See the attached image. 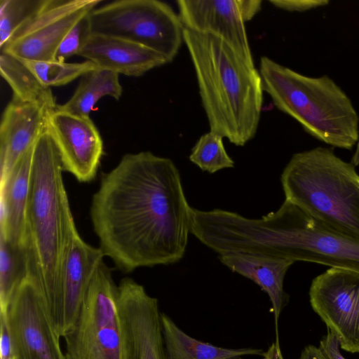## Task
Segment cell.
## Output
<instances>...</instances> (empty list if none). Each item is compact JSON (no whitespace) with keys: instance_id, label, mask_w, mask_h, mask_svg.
Returning <instances> with one entry per match:
<instances>
[{"instance_id":"1","label":"cell","mask_w":359,"mask_h":359,"mask_svg":"<svg viewBox=\"0 0 359 359\" xmlns=\"http://www.w3.org/2000/svg\"><path fill=\"white\" fill-rule=\"evenodd\" d=\"M191 208L174 162L145 151L102 175L90 214L104 256L129 273L183 258Z\"/></svg>"},{"instance_id":"2","label":"cell","mask_w":359,"mask_h":359,"mask_svg":"<svg viewBox=\"0 0 359 359\" xmlns=\"http://www.w3.org/2000/svg\"><path fill=\"white\" fill-rule=\"evenodd\" d=\"M62 158L46 130L34 144L20 245L27 276L39 287L53 322L60 304L62 273L74 222L65 187Z\"/></svg>"},{"instance_id":"3","label":"cell","mask_w":359,"mask_h":359,"mask_svg":"<svg viewBox=\"0 0 359 359\" xmlns=\"http://www.w3.org/2000/svg\"><path fill=\"white\" fill-rule=\"evenodd\" d=\"M184 43L210 130L244 146L255 136L261 118L264 90L259 69L213 35L184 28Z\"/></svg>"},{"instance_id":"4","label":"cell","mask_w":359,"mask_h":359,"mask_svg":"<svg viewBox=\"0 0 359 359\" xmlns=\"http://www.w3.org/2000/svg\"><path fill=\"white\" fill-rule=\"evenodd\" d=\"M233 252L261 254L359 272V241L343 234L284 201L260 219L234 213L226 228Z\"/></svg>"},{"instance_id":"5","label":"cell","mask_w":359,"mask_h":359,"mask_svg":"<svg viewBox=\"0 0 359 359\" xmlns=\"http://www.w3.org/2000/svg\"><path fill=\"white\" fill-rule=\"evenodd\" d=\"M264 90L274 106L309 135L340 149H351L359 137V116L348 96L328 76L310 77L269 57L260 59Z\"/></svg>"},{"instance_id":"6","label":"cell","mask_w":359,"mask_h":359,"mask_svg":"<svg viewBox=\"0 0 359 359\" xmlns=\"http://www.w3.org/2000/svg\"><path fill=\"white\" fill-rule=\"evenodd\" d=\"M285 200L359 241V174L331 148L295 153L280 176Z\"/></svg>"},{"instance_id":"7","label":"cell","mask_w":359,"mask_h":359,"mask_svg":"<svg viewBox=\"0 0 359 359\" xmlns=\"http://www.w3.org/2000/svg\"><path fill=\"white\" fill-rule=\"evenodd\" d=\"M91 34L114 36L149 48L168 62L184 43L179 14L158 0H117L95 8L88 15Z\"/></svg>"},{"instance_id":"8","label":"cell","mask_w":359,"mask_h":359,"mask_svg":"<svg viewBox=\"0 0 359 359\" xmlns=\"http://www.w3.org/2000/svg\"><path fill=\"white\" fill-rule=\"evenodd\" d=\"M118 285L104 262L90 283L77 319L64 337L65 359H123Z\"/></svg>"},{"instance_id":"9","label":"cell","mask_w":359,"mask_h":359,"mask_svg":"<svg viewBox=\"0 0 359 359\" xmlns=\"http://www.w3.org/2000/svg\"><path fill=\"white\" fill-rule=\"evenodd\" d=\"M102 0H44L38 11L1 48L20 60H55L68 32Z\"/></svg>"},{"instance_id":"10","label":"cell","mask_w":359,"mask_h":359,"mask_svg":"<svg viewBox=\"0 0 359 359\" xmlns=\"http://www.w3.org/2000/svg\"><path fill=\"white\" fill-rule=\"evenodd\" d=\"M4 313L15 359H65L60 337L35 281L25 278Z\"/></svg>"},{"instance_id":"11","label":"cell","mask_w":359,"mask_h":359,"mask_svg":"<svg viewBox=\"0 0 359 359\" xmlns=\"http://www.w3.org/2000/svg\"><path fill=\"white\" fill-rule=\"evenodd\" d=\"M309 299L340 348L359 353V272L328 269L313 279Z\"/></svg>"},{"instance_id":"12","label":"cell","mask_w":359,"mask_h":359,"mask_svg":"<svg viewBox=\"0 0 359 359\" xmlns=\"http://www.w3.org/2000/svg\"><path fill=\"white\" fill-rule=\"evenodd\" d=\"M123 359H169L164 343L158 300L134 280L118 285Z\"/></svg>"},{"instance_id":"13","label":"cell","mask_w":359,"mask_h":359,"mask_svg":"<svg viewBox=\"0 0 359 359\" xmlns=\"http://www.w3.org/2000/svg\"><path fill=\"white\" fill-rule=\"evenodd\" d=\"M185 29L211 34L254 63L245 23L262 9L260 0H177Z\"/></svg>"},{"instance_id":"14","label":"cell","mask_w":359,"mask_h":359,"mask_svg":"<svg viewBox=\"0 0 359 359\" xmlns=\"http://www.w3.org/2000/svg\"><path fill=\"white\" fill-rule=\"evenodd\" d=\"M47 130L60 152L64 171L80 182H89L97 175L104 153L102 137L90 116L57 107L49 112Z\"/></svg>"},{"instance_id":"15","label":"cell","mask_w":359,"mask_h":359,"mask_svg":"<svg viewBox=\"0 0 359 359\" xmlns=\"http://www.w3.org/2000/svg\"><path fill=\"white\" fill-rule=\"evenodd\" d=\"M100 248L86 243L73 223L66 248L62 273L60 307L53 320L60 337H65L74 325L93 277L103 262Z\"/></svg>"},{"instance_id":"16","label":"cell","mask_w":359,"mask_h":359,"mask_svg":"<svg viewBox=\"0 0 359 359\" xmlns=\"http://www.w3.org/2000/svg\"><path fill=\"white\" fill-rule=\"evenodd\" d=\"M40 104L12 100L0 124L1 182L47 129L49 112Z\"/></svg>"},{"instance_id":"17","label":"cell","mask_w":359,"mask_h":359,"mask_svg":"<svg viewBox=\"0 0 359 359\" xmlns=\"http://www.w3.org/2000/svg\"><path fill=\"white\" fill-rule=\"evenodd\" d=\"M100 68L118 74L140 76L169 63L161 54L118 37L90 34L78 55Z\"/></svg>"},{"instance_id":"18","label":"cell","mask_w":359,"mask_h":359,"mask_svg":"<svg viewBox=\"0 0 359 359\" xmlns=\"http://www.w3.org/2000/svg\"><path fill=\"white\" fill-rule=\"evenodd\" d=\"M220 262L231 271L251 280L269 297L274 315L276 334L280 313L288 302L283 281L294 262L265 255L226 252L218 256Z\"/></svg>"},{"instance_id":"19","label":"cell","mask_w":359,"mask_h":359,"mask_svg":"<svg viewBox=\"0 0 359 359\" xmlns=\"http://www.w3.org/2000/svg\"><path fill=\"white\" fill-rule=\"evenodd\" d=\"M34 147L0 183V235L15 244H20L22 233Z\"/></svg>"},{"instance_id":"20","label":"cell","mask_w":359,"mask_h":359,"mask_svg":"<svg viewBox=\"0 0 359 359\" xmlns=\"http://www.w3.org/2000/svg\"><path fill=\"white\" fill-rule=\"evenodd\" d=\"M163 336L169 359H231L242 355H262L263 350L226 348L197 340L182 331L166 314H161Z\"/></svg>"},{"instance_id":"21","label":"cell","mask_w":359,"mask_h":359,"mask_svg":"<svg viewBox=\"0 0 359 359\" xmlns=\"http://www.w3.org/2000/svg\"><path fill=\"white\" fill-rule=\"evenodd\" d=\"M123 93L119 74L97 68L83 75L72 97L57 108L74 114L90 116L97 102L105 96L118 100Z\"/></svg>"},{"instance_id":"22","label":"cell","mask_w":359,"mask_h":359,"mask_svg":"<svg viewBox=\"0 0 359 359\" xmlns=\"http://www.w3.org/2000/svg\"><path fill=\"white\" fill-rule=\"evenodd\" d=\"M0 73L13 91L12 100L38 104L48 111L57 107L50 88L44 86L20 59L1 52Z\"/></svg>"},{"instance_id":"23","label":"cell","mask_w":359,"mask_h":359,"mask_svg":"<svg viewBox=\"0 0 359 359\" xmlns=\"http://www.w3.org/2000/svg\"><path fill=\"white\" fill-rule=\"evenodd\" d=\"M27 277L25 253L20 244L0 235V306L5 311L15 290Z\"/></svg>"},{"instance_id":"24","label":"cell","mask_w":359,"mask_h":359,"mask_svg":"<svg viewBox=\"0 0 359 359\" xmlns=\"http://www.w3.org/2000/svg\"><path fill=\"white\" fill-rule=\"evenodd\" d=\"M46 87L66 85L98 67L89 60L69 63L56 60L34 61L20 60Z\"/></svg>"},{"instance_id":"25","label":"cell","mask_w":359,"mask_h":359,"mask_svg":"<svg viewBox=\"0 0 359 359\" xmlns=\"http://www.w3.org/2000/svg\"><path fill=\"white\" fill-rule=\"evenodd\" d=\"M223 138L210 130L202 135L191 149L190 161L211 174L233 168L234 161L225 149Z\"/></svg>"},{"instance_id":"26","label":"cell","mask_w":359,"mask_h":359,"mask_svg":"<svg viewBox=\"0 0 359 359\" xmlns=\"http://www.w3.org/2000/svg\"><path fill=\"white\" fill-rule=\"evenodd\" d=\"M44 0L0 1V48L41 7Z\"/></svg>"},{"instance_id":"27","label":"cell","mask_w":359,"mask_h":359,"mask_svg":"<svg viewBox=\"0 0 359 359\" xmlns=\"http://www.w3.org/2000/svg\"><path fill=\"white\" fill-rule=\"evenodd\" d=\"M88 15L80 20L63 38L56 51L55 60L65 62L67 58L79 55L91 34Z\"/></svg>"},{"instance_id":"28","label":"cell","mask_w":359,"mask_h":359,"mask_svg":"<svg viewBox=\"0 0 359 359\" xmlns=\"http://www.w3.org/2000/svg\"><path fill=\"white\" fill-rule=\"evenodd\" d=\"M275 7L289 12H304L327 6L328 0H270Z\"/></svg>"},{"instance_id":"29","label":"cell","mask_w":359,"mask_h":359,"mask_svg":"<svg viewBox=\"0 0 359 359\" xmlns=\"http://www.w3.org/2000/svg\"><path fill=\"white\" fill-rule=\"evenodd\" d=\"M1 359H15L13 342L8 327L6 316L1 311Z\"/></svg>"},{"instance_id":"30","label":"cell","mask_w":359,"mask_h":359,"mask_svg":"<svg viewBox=\"0 0 359 359\" xmlns=\"http://www.w3.org/2000/svg\"><path fill=\"white\" fill-rule=\"evenodd\" d=\"M318 348L325 359H346L340 353L338 339L330 331L320 340Z\"/></svg>"},{"instance_id":"31","label":"cell","mask_w":359,"mask_h":359,"mask_svg":"<svg viewBox=\"0 0 359 359\" xmlns=\"http://www.w3.org/2000/svg\"><path fill=\"white\" fill-rule=\"evenodd\" d=\"M299 359H325L319 348L309 345L302 351Z\"/></svg>"},{"instance_id":"32","label":"cell","mask_w":359,"mask_h":359,"mask_svg":"<svg viewBox=\"0 0 359 359\" xmlns=\"http://www.w3.org/2000/svg\"><path fill=\"white\" fill-rule=\"evenodd\" d=\"M262 356L263 359H283L278 341L273 343Z\"/></svg>"},{"instance_id":"33","label":"cell","mask_w":359,"mask_h":359,"mask_svg":"<svg viewBox=\"0 0 359 359\" xmlns=\"http://www.w3.org/2000/svg\"><path fill=\"white\" fill-rule=\"evenodd\" d=\"M351 163L354 165H359V137L357 142L356 148L355 152L351 158Z\"/></svg>"},{"instance_id":"34","label":"cell","mask_w":359,"mask_h":359,"mask_svg":"<svg viewBox=\"0 0 359 359\" xmlns=\"http://www.w3.org/2000/svg\"><path fill=\"white\" fill-rule=\"evenodd\" d=\"M231 359H234V358H231Z\"/></svg>"}]
</instances>
